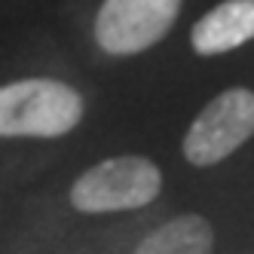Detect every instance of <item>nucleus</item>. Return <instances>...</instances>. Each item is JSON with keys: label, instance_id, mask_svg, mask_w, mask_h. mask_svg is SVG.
I'll return each mask as SVG.
<instances>
[{"label": "nucleus", "instance_id": "7ed1b4c3", "mask_svg": "<svg viewBox=\"0 0 254 254\" xmlns=\"http://www.w3.org/2000/svg\"><path fill=\"white\" fill-rule=\"evenodd\" d=\"M254 135V92L245 86L214 95L184 135V156L193 166H214Z\"/></svg>", "mask_w": 254, "mask_h": 254}, {"label": "nucleus", "instance_id": "f257e3e1", "mask_svg": "<svg viewBox=\"0 0 254 254\" xmlns=\"http://www.w3.org/2000/svg\"><path fill=\"white\" fill-rule=\"evenodd\" d=\"M83 120V98L74 86L31 77L0 86V138H59Z\"/></svg>", "mask_w": 254, "mask_h": 254}, {"label": "nucleus", "instance_id": "20e7f679", "mask_svg": "<svg viewBox=\"0 0 254 254\" xmlns=\"http://www.w3.org/2000/svg\"><path fill=\"white\" fill-rule=\"evenodd\" d=\"M181 0H104L95 15V40L107 56H138L172 31Z\"/></svg>", "mask_w": 254, "mask_h": 254}, {"label": "nucleus", "instance_id": "423d86ee", "mask_svg": "<svg viewBox=\"0 0 254 254\" xmlns=\"http://www.w3.org/2000/svg\"><path fill=\"white\" fill-rule=\"evenodd\" d=\"M214 230L202 214H178L144 236L135 254H211Z\"/></svg>", "mask_w": 254, "mask_h": 254}, {"label": "nucleus", "instance_id": "f03ea898", "mask_svg": "<svg viewBox=\"0 0 254 254\" xmlns=\"http://www.w3.org/2000/svg\"><path fill=\"white\" fill-rule=\"evenodd\" d=\"M162 172L156 162L138 153L111 156L86 169L74 187H70V205L86 214H107V211H132L144 208L159 196Z\"/></svg>", "mask_w": 254, "mask_h": 254}, {"label": "nucleus", "instance_id": "39448f33", "mask_svg": "<svg viewBox=\"0 0 254 254\" xmlns=\"http://www.w3.org/2000/svg\"><path fill=\"white\" fill-rule=\"evenodd\" d=\"M248 40H254V0H224L190 31V46L199 56H224Z\"/></svg>", "mask_w": 254, "mask_h": 254}]
</instances>
